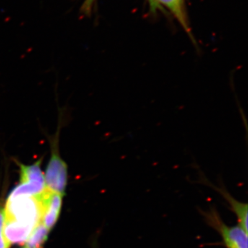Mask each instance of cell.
Wrapping results in <instances>:
<instances>
[{"mask_svg":"<svg viewBox=\"0 0 248 248\" xmlns=\"http://www.w3.org/2000/svg\"><path fill=\"white\" fill-rule=\"evenodd\" d=\"M58 135L50 142L51 155L46 169L45 181L47 190L63 196L67 185L68 168L59 151Z\"/></svg>","mask_w":248,"mask_h":248,"instance_id":"3","label":"cell"},{"mask_svg":"<svg viewBox=\"0 0 248 248\" xmlns=\"http://www.w3.org/2000/svg\"></svg>","mask_w":248,"mask_h":248,"instance_id":"12","label":"cell"},{"mask_svg":"<svg viewBox=\"0 0 248 248\" xmlns=\"http://www.w3.org/2000/svg\"><path fill=\"white\" fill-rule=\"evenodd\" d=\"M49 230L42 223H39L27 241L26 248H43L49 233Z\"/></svg>","mask_w":248,"mask_h":248,"instance_id":"8","label":"cell"},{"mask_svg":"<svg viewBox=\"0 0 248 248\" xmlns=\"http://www.w3.org/2000/svg\"><path fill=\"white\" fill-rule=\"evenodd\" d=\"M205 184L209 186L213 187L215 190L217 192H219L223 196V198L225 200L227 201V202L229 205L230 208L232 211L234 213V215H236V218H237L238 224L239 225L241 228H244L245 231H248V204L246 203H242V202H239V201L236 200V199L234 198L230 194V192L225 188L224 186H215L209 182L208 181L205 182Z\"/></svg>","mask_w":248,"mask_h":248,"instance_id":"6","label":"cell"},{"mask_svg":"<svg viewBox=\"0 0 248 248\" xmlns=\"http://www.w3.org/2000/svg\"><path fill=\"white\" fill-rule=\"evenodd\" d=\"M204 221L220 235L226 248H248V232L239 224L234 226L227 225L215 207L208 210H200Z\"/></svg>","mask_w":248,"mask_h":248,"instance_id":"2","label":"cell"},{"mask_svg":"<svg viewBox=\"0 0 248 248\" xmlns=\"http://www.w3.org/2000/svg\"><path fill=\"white\" fill-rule=\"evenodd\" d=\"M62 195L45 190L37 195L40 203L41 222L50 231L58 221L61 211Z\"/></svg>","mask_w":248,"mask_h":248,"instance_id":"5","label":"cell"},{"mask_svg":"<svg viewBox=\"0 0 248 248\" xmlns=\"http://www.w3.org/2000/svg\"><path fill=\"white\" fill-rule=\"evenodd\" d=\"M4 213L5 222L16 223L32 230L41 222L37 196H9Z\"/></svg>","mask_w":248,"mask_h":248,"instance_id":"1","label":"cell"},{"mask_svg":"<svg viewBox=\"0 0 248 248\" xmlns=\"http://www.w3.org/2000/svg\"><path fill=\"white\" fill-rule=\"evenodd\" d=\"M154 3L155 10L160 9L161 5L166 6L170 11L180 23L181 25L184 28V30L188 33L191 38V32L190 27L188 26V22L186 16L185 6H184V0H153Z\"/></svg>","mask_w":248,"mask_h":248,"instance_id":"7","label":"cell"},{"mask_svg":"<svg viewBox=\"0 0 248 248\" xmlns=\"http://www.w3.org/2000/svg\"><path fill=\"white\" fill-rule=\"evenodd\" d=\"M4 210L0 208V248H9L10 244L6 239L4 231Z\"/></svg>","mask_w":248,"mask_h":248,"instance_id":"9","label":"cell"},{"mask_svg":"<svg viewBox=\"0 0 248 248\" xmlns=\"http://www.w3.org/2000/svg\"><path fill=\"white\" fill-rule=\"evenodd\" d=\"M97 0H84L82 5L80 9V12L85 16H91L92 14L93 7H94V3Z\"/></svg>","mask_w":248,"mask_h":248,"instance_id":"10","label":"cell"},{"mask_svg":"<svg viewBox=\"0 0 248 248\" xmlns=\"http://www.w3.org/2000/svg\"><path fill=\"white\" fill-rule=\"evenodd\" d=\"M41 163L39 160L35 164H19L20 184L9 196H37L45 190V173L41 169Z\"/></svg>","mask_w":248,"mask_h":248,"instance_id":"4","label":"cell"},{"mask_svg":"<svg viewBox=\"0 0 248 248\" xmlns=\"http://www.w3.org/2000/svg\"><path fill=\"white\" fill-rule=\"evenodd\" d=\"M148 1H149L150 5H151V9H153V11H155L154 3H153V0H148Z\"/></svg>","mask_w":248,"mask_h":248,"instance_id":"11","label":"cell"}]
</instances>
